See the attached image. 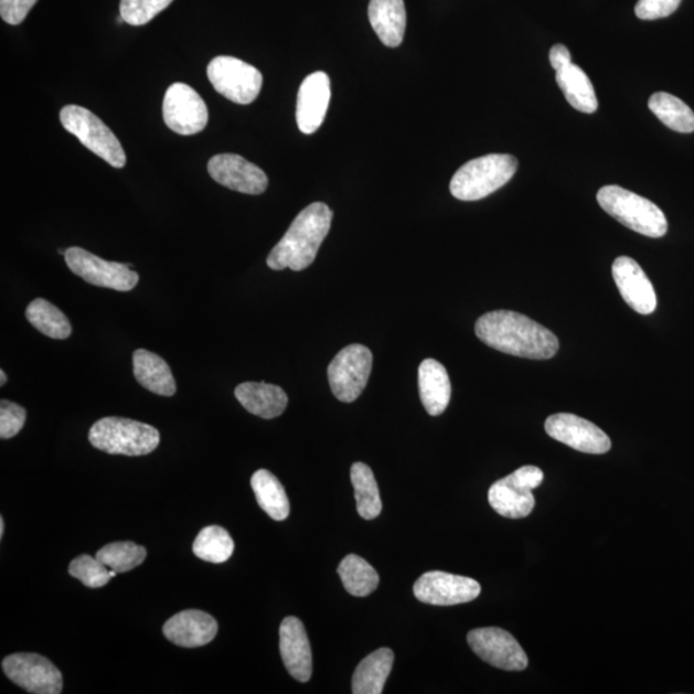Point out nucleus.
Wrapping results in <instances>:
<instances>
[{"instance_id": "obj_1", "label": "nucleus", "mask_w": 694, "mask_h": 694, "mask_svg": "<svg viewBox=\"0 0 694 694\" xmlns=\"http://www.w3.org/2000/svg\"><path fill=\"white\" fill-rule=\"evenodd\" d=\"M474 332L489 348L535 361H547L559 349L555 333L516 311H490L478 319Z\"/></svg>"}, {"instance_id": "obj_2", "label": "nucleus", "mask_w": 694, "mask_h": 694, "mask_svg": "<svg viewBox=\"0 0 694 694\" xmlns=\"http://www.w3.org/2000/svg\"><path fill=\"white\" fill-rule=\"evenodd\" d=\"M333 213L323 202H314L296 216L282 239L271 249L267 264L273 270L301 271L314 263L319 247L331 229Z\"/></svg>"}, {"instance_id": "obj_3", "label": "nucleus", "mask_w": 694, "mask_h": 694, "mask_svg": "<svg viewBox=\"0 0 694 694\" xmlns=\"http://www.w3.org/2000/svg\"><path fill=\"white\" fill-rule=\"evenodd\" d=\"M519 168L512 154L482 156L465 163L450 182V192L461 201H479L509 183Z\"/></svg>"}, {"instance_id": "obj_4", "label": "nucleus", "mask_w": 694, "mask_h": 694, "mask_svg": "<svg viewBox=\"0 0 694 694\" xmlns=\"http://www.w3.org/2000/svg\"><path fill=\"white\" fill-rule=\"evenodd\" d=\"M597 200L608 215L643 236L660 238L668 232L669 224L662 210L637 193L619 185H606L599 190Z\"/></svg>"}, {"instance_id": "obj_5", "label": "nucleus", "mask_w": 694, "mask_h": 694, "mask_svg": "<svg viewBox=\"0 0 694 694\" xmlns=\"http://www.w3.org/2000/svg\"><path fill=\"white\" fill-rule=\"evenodd\" d=\"M89 441L108 455L138 457L150 455L159 447L160 433L138 420L106 417L92 426Z\"/></svg>"}, {"instance_id": "obj_6", "label": "nucleus", "mask_w": 694, "mask_h": 694, "mask_svg": "<svg viewBox=\"0 0 694 694\" xmlns=\"http://www.w3.org/2000/svg\"><path fill=\"white\" fill-rule=\"evenodd\" d=\"M62 127L72 132L89 151L98 158L110 163L116 169H121L127 163V154L122 150L119 139L113 130L90 113L88 108L70 105L60 113Z\"/></svg>"}, {"instance_id": "obj_7", "label": "nucleus", "mask_w": 694, "mask_h": 694, "mask_svg": "<svg viewBox=\"0 0 694 694\" xmlns=\"http://www.w3.org/2000/svg\"><path fill=\"white\" fill-rule=\"evenodd\" d=\"M544 473L540 467L519 468L506 478L497 481L489 490L491 509L506 519L527 517L535 509L532 491L542 485Z\"/></svg>"}, {"instance_id": "obj_8", "label": "nucleus", "mask_w": 694, "mask_h": 694, "mask_svg": "<svg viewBox=\"0 0 694 694\" xmlns=\"http://www.w3.org/2000/svg\"><path fill=\"white\" fill-rule=\"evenodd\" d=\"M207 76L217 93L238 105L253 104L263 88L259 70L236 57H215L209 64Z\"/></svg>"}, {"instance_id": "obj_9", "label": "nucleus", "mask_w": 694, "mask_h": 694, "mask_svg": "<svg viewBox=\"0 0 694 694\" xmlns=\"http://www.w3.org/2000/svg\"><path fill=\"white\" fill-rule=\"evenodd\" d=\"M373 355L369 348L349 345L333 357L329 366L332 393L342 403H353L362 395L372 372Z\"/></svg>"}, {"instance_id": "obj_10", "label": "nucleus", "mask_w": 694, "mask_h": 694, "mask_svg": "<svg viewBox=\"0 0 694 694\" xmlns=\"http://www.w3.org/2000/svg\"><path fill=\"white\" fill-rule=\"evenodd\" d=\"M65 260L74 275L93 286L127 292L139 282L138 273L131 270V265L106 261L82 247L67 248Z\"/></svg>"}, {"instance_id": "obj_11", "label": "nucleus", "mask_w": 694, "mask_h": 694, "mask_svg": "<svg viewBox=\"0 0 694 694\" xmlns=\"http://www.w3.org/2000/svg\"><path fill=\"white\" fill-rule=\"evenodd\" d=\"M162 116L167 127L181 136L197 135L209 121L205 100L184 83L170 85L163 97Z\"/></svg>"}, {"instance_id": "obj_12", "label": "nucleus", "mask_w": 694, "mask_h": 694, "mask_svg": "<svg viewBox=\"0 0 694 694\" xmlns=\"http://www.w3.org/2000/svg\"><path fill=\"white\" fill-rule=\"evenodd\" d=\"M4 674L19 687L35 694H60L64 677L49 659L36 653H15L2 662Z\"/></svg>"}, {"instance_id": "obj_13", "label": "nucleus", "mask_w": 694, "mask_h": 694, "mask_svg": "<svg viewBox=\"0 0 694 694\" xmlns=\"http://www.w3.org/2000/svg\"><path fill=\"white\" fill-rule=\"evenodd\" d=\"M468 644L489 665L505 672H522L528 665L524 649L501 628H480L468 633Z\"/></svg>"}, {"instance_id": "obj_14", "label": "nucleus", "mask_w": 694, "mask_h": 694, "mask_svg": "<svg viewBox=\"0 0 694 694\" xmlns=\"http://www.w3.org/2000/svg\"><path fill=\"white\" fill-rule=\"evenodd\" d=\"M545 431L552 439L581 453L605 455L611 449V440L606 433L590 420L570 413H558L548 417L545 420Z\"/></svg>"}, {"instance_id": "obj_15", "label": "nucleus", "mask_w": 694, "mask_h": 694, "mask_svg": "<svg viewBox=\"0 0 694 694\" xmlns=\"http://www.w3.org/2000/svg\"><path fill=\"white\" fill-rule=\"evenodd\" d=\"M415 596L433 606H455L471 602L481 592V585L466 576L442 572L426 573L416 581Z\"/></svg>"}, {"instance_id": "obj_16", "label": "nucleus", "mask_w": 694, "mask_h": 694, "mask_svg": "<svg viewBox=\"0 0 694 694\" xmlns=\"http://www.w3.org/2000/svg\"><path fill=\"white\" fill-rule=\"evenodd\" d=\"M209 174L216 183L246 194H261L268 189L264 171L238 154H216L209 161Z\"/></svg>"}, {"instance_id": "obj_17", "label": "nucleus", "mask_w": 694, "mask_h": 694, "mask_svg": "<svg viewBox=\"0 0 694 694\" xmlns=\"http://www.w3.org/2000/svg\"><path fill=\"white\" fill-rule=\"evenodd\" d=\"M612 276L623 301L642 316H650L658 308V296L649 277L636 260L620 256L613 261Z\"/></svg>"}, {"instance_id": "obj_18", "label": "nucleus", "mask_w": 694, "mask_h": 694, "mask_svg": "<svg viewBox=\"0 0 694 694\" xmlns=\"http://www.w3.org/2000/svg\"><path fill=\"white\" fill-rule=\"evenodd\" d=\"M279 650L287 672L293 680L309 682L313 674V654L307 630L298 618L290 616L280 623Z\"/></svg>"}, {"instance_id": "obj_19", "label": "nucleus", "mask_w": 694, "mask_h": 694, "mask_svg": "<svg viewBox=\"0 0 694 694\" xmlns=\"http://www.w3.org/2000/svg\"><path fill=\"white\" fill-rule=\"evenodd\" d=\"M331 99V82L322 72L310 74L302 82L296 105V121L303 135H313L324 121Z\"/></svg>"}, {"instance_id": "obj_20", "label": "nucleus", "mask_w": 694, "mask_h": 694, "mask_svg": "<svg viewBox=\"0 0 694 694\" xmlns=\"http://www.w3.org/2000/svg\"><path fill=\"white\" fill-rule=\"evenodd\" d=\"M162 631L171 643L183 649H196L214 641L217 622L204 611L185 610L170 618Z\"/></svg>"}, {"instance_id": "obj_21", "label": "nucleus", "mask_w": 694, "mask_h": 694, "mask_svg": "<svg viewBox=\"0 0 694 694\" xmlns=\"http://www.w3.org/2000/svg\"><path fill=\"white\" fill-rule=\"evenodd\" d=\"M418 386L420 402L428 415L440 416L448 408L451 397L449 374L435 359H426L419 365Z\"/></svg>"}, {"instance_id": "obj_22", "label": "nucleus", "mask_w": 694, "mask_h": 694, "mask_svg": "<svg viewBox=\"0 0 694 694\" xmlns=\"http://www.w3.org/2000/svg\"><path fill=\"white\" fill-rule=\"evenodd\" d=\"M237 401L252 415L264 419H273L284 415L287 408L288 397L276 385L265 382H245L234 389Z\"/></svg>"}, {"instance_id": "obj_23", "label": "nucleus", "mask_w": 694, "mask_h": 694, "mask_svg": "<svg viewBox=\"0 0 694 694\" xmlns=\"http://www.w3.org/2000/svg\"><path fill=\"white\" fill-rule=\"evenodd\" d=\"M369 15L374 33L389 49L403 43L407 28L404 0H371Z\"/></svg>"}, {"instance_id": "obj_24", "label": "nucleus", "mask_w": 694, "mask_h": 694, "mask_svg": "<svg viewBox=\"0 0 694 694\" xmlns=\"http://www.w3.org/2000/svg\"><path fill=\"white\" fill-rule=\"evenodd\" d=\"M132 372L136 380L148 392L161 396H173L177 384L169 364L158 354L139 349L132 354Z\"/></svg>"}, {"instance_id": "obj_25", "label": "nucleus", "mask_w": 694, "mask_h": 694, "mask_svg": "<svg viewBox=\"0 0 694 694\" xmlns=\"http://www.w3.org/2000/svg\"><path fill=\"white\" fill-rule=\"evenodd\" d=\"M394 652L381 649L357 665L353 676L354 694H381L394 665Z\"/></svg>"}, {"instance_id": "obj_26", "label": "nucleus", "mask_w": 694, "mask_h": 694, "mask_svg": "<svg viewBox=\"0 0 694 694\" xmlns=\"http://www.w3.org/2000/svg\"><path fill=\"white\" fill-rule=\"evenodd\" d=\"M556 81L560 90L564 92L568 104H570L575 110L592 114L597 111L598 100L596 96L595 87L587 74L578 65L572 64L563 70H559L556 75Z\"/></svg>"}, {"instance_id": "obj_27", "label": "nucleus", "mask_w": 694, "mask_h": 694, "mask_svg": "<svg viewBox=\"0 0 694 694\" xmlns=\"http://www.w3.org/2000/svg\"><path fill=\"white\" fill-rule=\"evenodd\" d=\"M252 487L260 509L275 521H285L290 514L288 501L282 483L275 474L267 470H259L253 474Z\"/></svg>"}, {"instance_id": "obj_28", "label": "nucleus", "mask_w": 694, "mask_h": 694, "mask_svg": "<svg viewBox=\"0 0 694 694\" xmlns=\"http://www.w3.org/2000/svg\"><path fill=\"white\" fill-rule=\"evenodd\" d=\"M351 483L355 490L357 513L364 520H374L380 516L382 502L376 479L370 466L356 462L351 466Z\"/></svg>"}, {"instance_id": "obj_29", "label": "nucleus", "mask_w": 694, "mask_h": 694, "mask_svg": "<svg viewBox=\"0 0 694 694\" xmlns=\"http://www.w3.org/2000/svg\"><path fill=\"white\" fill-rule=\"evenodd\" d=\"M28 321L46 338L66 340L72 337V324L62 311L44 299H36L26 309Z\"/></svg>"}, {"instance_id": "obj_30", "label": "nucleus", "mask_w": 694, "mask_h": 694, "mask_svg": "<svg viewBox=\"0 0 694 694\" xmlns=\"http://www.w3.org/2000/svg\"><path fill=\"white\" fill-rule=\"evenodd\" d=\"M339 575L345 589L354 597H366L377 589L380 576L365 559L349 555L341 560Z\"/></svg>"}, {"instance_id": "obj_31", "label": "nucleus", "mask_w": 694, "mask_h": 694, "mask_svg": "<svg viewBox=\"0 0 694 694\" xmlns=\"http://www.w3.org/2000/svg\"><path fill=\"white\" fill-rule=\"evenodd\" d=\"M649 106L668 128L680 132L694 131V113L682 99L660 92L650 98Z\"/></svg>"}, {"instance_id": "obj_32", "label": "nucleus", "mask_w": 694, "mask_h": 694, "mask_svg": "<svg viewBox=\"0 0 694 694\" xmlns=\"http://www.w3.org/2000/svg\"><path fill=\"white\" fill-rule=\"evenodd\" d=\"M234 542L227 530L209 526L201 530L193 543V553L199 558L212 564H224L232 557Z\"/></svg>"}, {"instance_id": "obj_33", "label": "nucleus", "mask_w": 694, "mask_h": 694, "mask_svg": "<svg viewBox=\"0 0 694 694\" xmlns=\"http://www.w3.org/2000/svg\"><path fill=\"white\" fill-rule=\"evenodd\" d=\"M147 551L142 545L131 542H117L105 545L97 552V558L108 570L117 574L128 573L143 564Z\"/></svg>"}, {"instance_id": "obj_34", "label": "nucleus", "mask_w": 694, "mask_h": 694, "mask_svg": "<svg viewBox=\"0 0 694 694\" xmlns=\"http://www.w3.org/2000/svg\"><path fill=\"white\" fill-rule=\"evenodd\" d=\"M68 573L73 578L81 580L85 587L93 589L103 588L113 579L110 570L97 557L88 555L75 558L70 564Z\"/></svg>"}, {"instance_id": "obj_35", "label": "nucleus", "mask_w": 694, "mask_h": 694, "mask_svg": "<svg viewBox=\"0 0 694 694\" xmlns=\"http://www.w3.org/2000/svg\"><path fill=\"white\" fill-rule=\"evenodd\" d=\"M171 3L173 0H121L120 15L131 26H143Z\"/></svg>"}, {"instance_id": "obj_36", "label": "nucleus", "mask_w": 694, "mask_h": 694, "mask_svg": "<svg viewBox=\"0 0 694 694\" xmlns=\"http://www.w3.org/2000/svg\"><path fill=\"white\" fill-rule=\"evenodd\" d=\"M26 423V410L21 405L2 401L0 403V438L11 439Z\"/></svg>"}, {"instance_id": "obj_37", "label": "nucleus", "mask_w": 694, "mask_h": 694, "mask_svg": "<svg viewBox=\"0 0 694 694\" xmlns=\"http://www.w3.org/2000/svg\"><path fill=\"white\" fill-rule=\"evenodd\" d=\"M682 0H639L636 14L641 20L668 18L680 8Z\"/></svg>"}, {"instance_id": "obj_38", "label": "nucleus", "mask_w": 694, "mask_h": 694, "mask_svg": "<svg viewBox=\"0 0 694 694\" xmlns=\"http://www.w3.org/2000/svg\"><path fill=\"white\" fill-rule=\"evenodd\" d=\"M38 0H0V15L10 25H20Z\"/></svg>"}, {"instance_id": "obj_39", "label": "nucleus", "mask_w": 694, "mask_h": 694, "mask_svg": "<svg viewBox=\"0 0 694 694\" xmlns=\"http://www.w3.org/2000/svg\"><path fill=\"white\" fill-rule=\"evenodd\" d=\"M549 61L552 67L556 70V73L559 72V70H563L573 64L572 54L563 44L552 46V50L549 52Z\"/></svg>"}, {"instance_id": "obj_40", "label": "nucleus", "mask_w": 694, "mask_h": 694, "mask_svg": "<svg viewBox=\"0 0 694 694\" xmlns=\"http://www.w3.org/2000/svg\"><path fill=\"white\" fill-rule=\"evenodd\" d=\"M4 520L3 517H0V540H2L3 535H4Z\"/></svg>"}, {"instance_id": "obj_41", "label": "nucleus", "mask_w": 694, "mask_h": 694, "mask_svg": "<svg viewBox=\"0 0 694 694\" xmlns=\"http://www.w3.org/2000/svg\"><path fill=\"white\" fill-rule=\"evenodd\" d=\"M7 382V374L4 371H0V385L4 386Z\"/></svg>"}]
</instances>
